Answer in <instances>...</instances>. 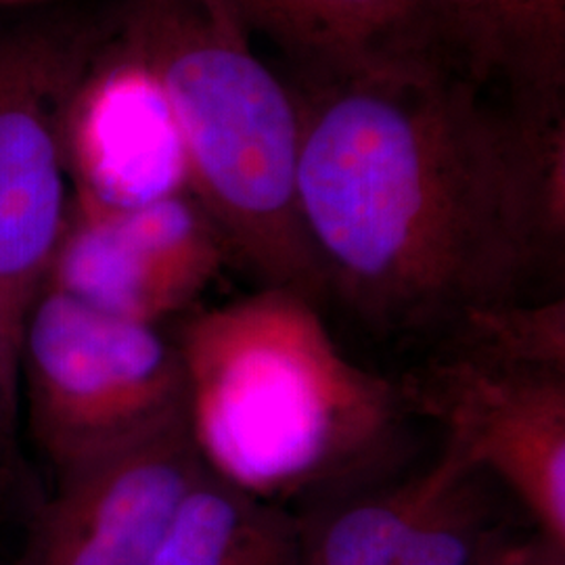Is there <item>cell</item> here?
Masks as SVG:
<instances>
[{
	"mask_svg": "<svg viewBox=\"0 0 565 565\" xmlns=\"http://www.w3.org/2000/svg\"><path fill=\"white\" fill-rule=\"evenodd\" d=\"M306 82L298 205L327 294L371 327L443 335L524 300L564 243V114L440 61Z\"/></svg>",
	"mask_w": 565,
	"mask_h": 565,
	"instance_id": "cell-1",
	"label": "cell"
},
{
	"mask_svg": "<svg viewBox=\"0 0 565 565\" xmlns=\"http://www.w3.org/2000/svg\"><path fill=\"white\" fill-rule=\"evenodd\" d=\"M186 425L207 471L285 505L342 482L390 450L398 382L354 363L319 302L268 287L207 308L177 340Z\"/></svg>",
	"mask_w": 565,
	"mask_h": 565,
	"instance_id": "cell-2",
	"label": "cell"
},
{
	"mask_svg": "<svg viewBox=\"0 0 565 565\" xmlns=\"http://www.w3.org/2000/svg\"><path fill=\"white\" fill-rule=\"evenodd\" d=\"M231 0H137L128 44L162 81L189 193L263 285L321 303L323 270L298 205L296 93L264 63Z\"/></svg>",
	"mask_w": 565,
	"mask_h": 565,
	"instance_id": "cell-3",
	"label": "cell"
},
{
	"mask_svg": "<svg viewBox=\"0 0 565 565\" xmlns=\"http://www.w3.org/2000/svg\"><path fill=\"white\" fill-rule=\"evenodd\" d=\"M36 424L61 467L186 417L177 343L51 289L23 323Z\"/></svg>",
	"mask_w": 565,
	"mask_h": 565,
	"instance_id": "cell-4",
	"label": "cell"
},
{
	"mask_svg": "<svg viewBox=\"0 0 565 565\" xmlns=\"http://www.w3.org/2000/svg\"><path fill=\"white\" fill-rule=\"evenodd\" d=\"M398 387L408 415L443 425L446 448L505 488L539 536L565 546V371L446 343Z\"/></svg>",
	"mask_w": 565,
	"mask_h": 565,
	"instance_id": "cell-5",
	"label": "cell"
},
{
	"mask_svg": "<svg viewBox=\"0 0 565 565\" xmlns=\"http://www.w3.org/2000/svg\"><path fill=\"white\" fill-rule=\"evenodd\" d=\"M226 254L218 228L191 193L130 210L78 200L51 263L53 289L158 327L202 296Z\"/></svg>",
	"mask_w": 565,
	"mask_h": 565,
	"instance_id": "cell-6",
	"label": "cell"
},
{
	"mask_svg": "<svg viewBox=\"0 0 565 565\" xmlns=\"http://www.w3.org/2000/svg\"><path fill=\"white\" fill-rule=\"evenodd\" d=\"M15 565H149L205 469L186 417L61 467Z\"/></svg>",
	"mask_w": 565,
	"mask_h": 565,
	"instance_id": "cell-7",
	"label": "cell"
},
{
	"mask_svg": "<svg viewBox=\"0 0 565 565\" xmlns=\"http://www.w3.org/2000/svg\"><path fill=\"white\" fill-rule=\"evenodd\" d=\"M65 149L82 202L130 210L189 193L181 128L162 81L130 44L72 103Z\"/></svg>",
	"mask_w": 565,
	"mask_h": 565,
	"instance_id": "cell-8",
	"label": "cell"
},
{
	"mask_svg": "<svg viewBox=\"0 0 565 565\" xmlns=\"http://www.w3.org/2000/svg\"><path fill=\"white\" fill-rule=\"evenodd\" d=\"M46 63H0V356L9 373L18 300L53 263L65 231L61 147Z\"/></svg>",
	"mask_w": 565,
	"mask_h": 565,
	"instance_id": "cell-9",
	"label": "cell"
},
{
	"mask_svg": "<svg viewBox=\"0 0 565 565\" xmlns=\"http://www.w3.org/2000/svg\"><path fill=\"white\" fill-rule=\"evenodd\" d=\"M308 74L440 61L461 65L434 0H231ZM463 67V65H461Z\"/></svg>",
	"mask_w": 565,
	"mask_h": 565,
	"instance_id": "cell-10",
	"label": "cell"
},
{
	"mask_svg": "<svg viewBox=\"0 0 565 565\" xmlns=\"http://www.w3.org/2000/svg\"><path fill=\"white\" fill-rule=\"evenodd\" d=\"M465 67L541 114H564L565 0H434Z\"/></svg>",
	"mask_w": 565,
	"mask_h": 565,
	"instance_id": "cell-11",
	"label": "cell"
},
{
	"mask_svg": "<svg viewBox=\"0 0 565 565\" xmlns=\"http://www.w3.org/2000/svg\"><path fill=\"white\" fill-rule=\"evenodd\" d=\"M303 522L203 469L149 565H302Z\"/></svg>",
	"mask_w": 565,
	"mask_h": 565,
	"instance_id": "cell-12",
	"label": "cell"
},
{
	"mask_svg": "<svg viewBox=\"0 0 565 565\" xmlns=\"http://www.w3.org/2000/svg\"><path fill=\"white\" fill-rule=\"evenodd\" d=\"M443 450L436 463L396 484L354 497L319 522H303L302 565H394L404 536L448 473Z\"/></svg>",
	"mask_w": 565,
	"mask_h": 565,
	"instance_id": "cell-13",
	"label": "cell"
},
{
	"mask_svg": "<svg viewBox=\"0 0 565 565\" xmlns=\"http://www.w3.org/2000/svg\"><path fill=\"white\" fill-rule=\"evenodd\" d=\"M450 467L404 536L394 565H484L509 534L480 469L446 448Z\"/></svg>",
	"mask_w": 565,
	"mask_h": 565,
	"instance_id": "cell-14",
	"label": "cell"
},
{
	"mask_svg": "<svg viewBox=\"0 0 565 565\" xmlns=\"http://www.w3.org/2000/svg\"><path fill=\"white\" fill-rule=\"evenodd\" d=\"M532 536H511L505 545L497 548L484 565H524L527 551L532 545Z\"/></svg>",
	"mask_w": 565,
	"mask_h": 565,
	"instance_id": "cell-15",
	"label": "cell"
},
{
	"mask_svg": "<svg viewBox=\"0 0 565 565\" xmlns=\"http://www.w3.org/2000/svg\"><path fill=\"white\" fill-rule=\"evenodd\" d=\"M524 565H565V546L555 545L534 532Z\"/></svg>",
	"mask_w": 565,
	"mask_h": 565,
	"instance_id": "cell-16",
	"label": "cell"
},
{
	"mask_svg": "<svg viewBox=\"0 0 565 565\" xmlns=\"http://www.w3.org/2000/svg\"><path fill=\"white\" fill-rule=\"evenodd\" d=\"M7 366H4V361H2V356H0V387L4 384V380H7Z\"/></svg>",
	"mask_w": 565,
	"mask_h": 565,
	"instance_id": "cell-17",
	"label": "cell"
}]
</instances>
